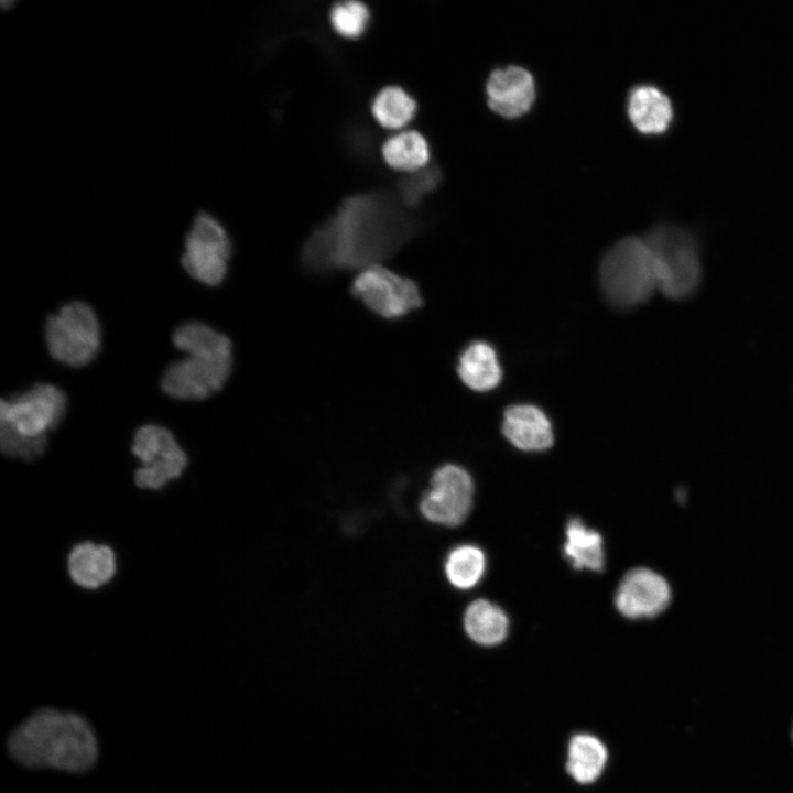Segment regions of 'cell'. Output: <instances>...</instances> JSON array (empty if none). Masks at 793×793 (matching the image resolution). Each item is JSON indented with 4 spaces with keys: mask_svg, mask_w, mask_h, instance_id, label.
I'll return each mask as SVG.
<instances>
[{
    "mask_svg": "<svg viewBox=\"0 0 793 793\" xmlns=\"http://www.w3.org/2000/svg\"><path fill=\"white\" fill-rule=\"evenodd\" d=\"M405 205L387 192L348 197L306 239L301 263L312 273L365 269L387 260L417 230Z\"/></svg>",
    "mask_w": 793,
    "mask_h": 793,
    "instance_id": "obj_1",
    "label": "cell"
},
{
    "mask_svg": "<svg viewBox=\"0 0 793 793\" xmlns=\"http://www.w3.org/2000/svg\"><path fill=\"white\" fill-rule=\"evenodd\" d=\"M11 756L29 768L82 772L97 758L98 746L89 724L79 715L42 708L9 737Z\"/></svg>",
    "mask_w": 793,
    "mask_h": 793,
    "instance_id": "obj_2",
    "label": "cell"
},
{
    "mask_svg": "<svg viewBox=\"0 0 793 793\" xmlns=\"http://www.w3.org/2000/svg\"><path fill=\"white\" fill-rule=\"evenodd\" d=\"M173 345L186 357L165 369L161 388L182 401H200L219 392L232 371V344L228 336L210 326L189 321L177 326Z\"/></svg>",
    "mask_w": 793,
    "mask_h": 793,
    "instance_id": "obj_3",
    "label": "cell"
},
{
    "mask_svg": "<svg viewBox=\"0 0 793 793\" xmlns=\"http://www.w3.org/2000/svg\"><path fill=\"white\" fill-rule=\"evenodd\" d=\"M599 283L613 306L630 308L649 300L658 281L645 237H624L610 247L600 262Z\"/></svg>",
    "mask_w": 793,
    "mask_h": 793,
    "instance_id": "obj_4",
    "label": "cell"
},
{
    "mask_svg": "<svg viewBox=\"0 0 793 793\" xmlns=\"http://www.w3.org/2000/svg\"><path fill=\"white\" fill-rule=\"evenodd\" d=\"M644 237L653 253L658 289L672 300L691 296L702 280L696 236L686 228L663 224Z\"/></svg>",
    "mask_w": 793,
    "mask_h": 793,
    "instance_id": "obj_5",
    "label": "cell"
},
{
    "mask_svg": "<svg viewBox=\"0 0 793 793\" xmlns=\"http://www.w3.org/2000/svg\"><path fill=\"white\" fill-rule=\"evenodd\" d=\"M44 338L54 360L82 368L94 361L100 351L101 327L90 305L73 301L47 317Z\"/></svg>",
    "mask_w": 793,
    "mask_h": 793,
    "instance_id": "obj_6",
    "label": "cell"
},
{
    "mask_svg": "<svg viewBox=\"0 0 793 793\" xmlns=\"http://www.w3.org/2000/svg\"><path fill=\"white\" fill-rule=\"evenodd\" d=\"M231 253V239L220 220L208 211H197L185 235L181 258L188 275L208 286L219 285L227 275Z\"/></svg>",
    "mask_w": 793,
    "mask_h": 793,
    "instance_id": "obj_7",
    "label": "cell"
},
{
    "mask_svg": "<svg viewBox=\"0 0 793 793\" xmlns=\"http://www.w3.org/2000/svg\"><path fill=\"white\" fill-rule=\"evenodd\" d=\"M67 398L51 383H36L30 389L1 400L0 426L29 438L46 437L66 413Z\"/></svg>",
    "mask_w": 793,
    "mask_h": 793,
    "instance_id": "obj_8",
    "label": "cell"
},
{
    "mask_svg": "<svg viewBox=\"0 0 793 793\" xmlns=\"http://www.w3.org/2000/svg\"><path fill=\"white\" fill-rule=\"evenodd\" d=\"M350 292L373 314L389 321L403 318L423 305L416 282L380 264L362 269Z\"/></svg>",
    "mask_w": 793,
    "mask_h": 793,
    "instance_id": "obj_9",
    "label": "cell"
},
{
    "mask_svg": "<svg viewBox=\"0 0 793 793\" xmlns=\"http://www.w3.org/2000/svg\"><path fill=\"white\" fill-rule=\"evenodd\" d=\"M133 455L142 463L134 472L141 489L157 490L178 478L187 465V456L166 427L145 424L133 436Z\"/></svg>",
    "mask_w": 793,
    "mask_h": 793,
    "instance_id": "obj_10",
    "label": "cell"
},
{
    "mask_svg": "<svg viewBox=\"0 0 793 793\" xmlns=\"http://www.w3.org/2000/svg\"><path fill=\"white\" fill-rule=\"evenodd\" d=\"M474 496L470 475L457 465L437 468L431 479V488L420 502V511L431 522L457 526L467 518Z\"/></svg>",
    "mask_w": 793,
    "mask_h": 793,
    "instance_id": "obj_11",
    "label": "cell"
},
{
    "mask_svg": "<svg viewBox=\"0 0 793 793\" xmlns=\"http://www.w3.org/2000/svg\"><path fill=\"white\" fill-rule=\"evenodd\" d=\"M488 107L506 119L526 115L536 100V82L533 74L520 65L493 68L485 84Z\"/></svg>",
    "mask_w": 793,
    "mask_h": 793,
    "instance_id": "obj_12",
    "label": "cell"
},
{
    "mask_svg": "<svg viewBox=\"0 0 793 793\" xmlns=\"http://www.w3.org/2000/svg\"><path fill=\"white\" fill-rule=\"evenodd\" d=\"M671 589L667 582L648 568L628 572L618 586L615 602L627 618H652L670 604Z\"/></svg>",
    "mask_w": 793,
    "mask_h": 793,
    "instance_id": "obj_13",
    "label": "cell"
},
{
    "mask_svg": "<svg viewBox=\"0 0 793 793\" xmlns=\"http://www.w3.org/2000/svg\"><path fill=\"white\" fill-rule=\"evenodd\" d=\"M626 112L633 129L643 135L667 133L675 116L670 96L651 83L636 84L628 90Z\"/></svg>",
    "mask_w": 793,
    "mask_h": 793,
    "instance_id": "obj_14",
    "label": "cell"
},
{
    "mask_svg": "<svg viewBox=\"0 0 793 793\" xmlns=\"http://www.w3.org/2000/svg\"><path fill=\"white\" fill-rule=\"evenodd\" d=\"M502 431L513 446L526 452L545 450L554 441L547 415L531 404L508 408L503 415Z\"/></svg>",
    "mask_w": 793,
    "mask_h": 793,
    "instance_id": "obj_15",
    "label": "cell"
},
{
    "mask_svg": "<svg viewBox=\"0 0 793 793\" xmlns=\"http://www.w3.org/2000/svg\"><path fill=\"white\" fill-rule=\"evenodd\" d=\"M116 566L113 551L107 545L91 542L75 545L67 560L72 580L86 589H97L111 580Z\"/></svg>",
    "mask_w": 793,
    "mask_h": 793,
    "instance_id": "obj_16",
    "label": "cell"
},
{
    "mask_svg": "<svg viewBox=\"0 0 793 793\" xmlns=\"http://www.w3.org/2000/svg\"><path fill=\"white\" fill-rule=\"evenodd\" d=\"M460 380L471 390L485 392L501 381V367L492 346L485 341L470 343L460 352L457 362Z\"/></svg>",
    "mask_w": 793,
    "mask_h": 793,
    "instance_id": "obj_17",
    "label": "cell"
},
{
    "mask_svg": "<svg viewBox=\"0 0 793 793\" xmlns=\"http://www.w3.org/2000/svg\"><path fill=\"white\" fill-rule=\"evenodd\" d=\"M564 554L576 569L601 572L605 566L601 535L573 518L566 525Z\"/></svg>",
    "mask_w": 793,
    "mask_h": 793,
    "instance_id": "obj_18",
    "label": "cell"
},
{
    "mask_svg": "<svg viewBox=\"0 0 793 793\" xmlns=\"http://www.w3.org/2000/svg\"><path fill=\"white\" fill-rule=\"evenodd\" d=\"M464 627L476 643L495 645L506 638L509 622L500 607L486 599H478L467 607Z\"/></svg>",
    "mask_w": 793,
    "mask_h": 793,
    "instance_id": "obj_19",
    "label": "cell"
},
{
    "mask_svg": "<svg viewBox=\"0 0 793 793\" xmlns=\"http://www.w3.org/2000/svg\"><path fill=\"white\" fill-rule=\"evenodd\" d=\"M607 762V750L602 742L590 735H576L568 745L566 769L579 783L594 782Z\"/></svg>",
    "mask_w": 793,
    "mask_h": 793,
    "instance_id": "obj_20",
    "label": "cell"
},
{
    "mask_svg": "<svg viewBox=\"0 0 793 793\" xmlns=\"http://www.w3.org/2000/svg\"><path fill=\"white\" fill-rule=\"evenodd\" d=\"M382 155L391 167L412 173L427 165L430 146L420 132L403 131L384 142Z\"/></svg>",
    "mask_w": 793,
    "mask_h": 793,
    "instance_id": "obj_21",
    "label": "cell"
},
{
    "mask_svg": "<svg viewBox=\"0 0 793 793\" xmlns=\"http://www.w3.org/2000/svg\"><path fill=\"white\" fill-rule=\"evenodd\" d=\"M371 111L381 126L397 129L412 120L416 111V102L401 87L389 86L376 95Z\"/></svg>",
    "mask_w": 793,
    "mask_h": 793,
    "instance_id": "obj_22",
    "label": "cell"
},
{
    "mask_svg": "<svg viewBox=\"0 0 793 793\" xmlns=\"http://www.w3.org/2000/svg\"><path fill=\"white\" fill-rule=\"evenodd\" d=\"M485 566V555L480 548L474 545H461L454 548L447 556L445 574L452 585L460 589H468L480 580Z\"/></svg>",
    "mask_w": 793,
    "mask_h": 793,
    "instance_id": "obj_23",
    "label": "cell"
},
{
    "mask_svg": "<svg viewBox=\"0 0 793 793\" xmlns=\"http://www.w3.org/2000/svg\"><path fill=\"white\" fill-rule=\"evenodd\" d=\"M330 23L335 31L345 37L360 36L370 20L369 9L359 1H344L330 10Z\"/></svg>",
    "mask_w": 793,
    "mask_h": 793,
    "instance_id": "obj_24",
    "label": "cell"
},
{
    "mask_svg": "<svg viewBox=\"0 0 793 793\" xmlns=\"http://www.w3.org/2000/svg\"><path fill=\"white\" fill-rule=\"evenodd\" d=\"M441 178V170L435 165L412 172L400 182L399 198L406 207H414L426 194L437 187Z\"/></svg>",
    "mask_w": 793,
    "mask_h": 793,
    "instance_id": "obj_25",
    "label": "cell"
},
{
    "mask_svg": "<svg viewBox=\"0 0 793 793\" xmlns=\"http://www.w3.org/2000/svg\"><path fill=\"white\" fill-rule=\"evenodd\" d=\"M46 443L47 437L29 438L0 426V447L8 457L34 460L43 455Z\"/></svg>",
    "mask_w": 793,
    "mask_h": 793,
    "instance_id": "obj_26",
    "label": "cell"
},
{
    "mask_svg": "<svg viewBox=\"0 0 793 793\" xmlns=\"http://www.w3.org/2000/svg\"><path fill=\"white\" fill-rule=\"evenodd\" d=\"M791 739H792V742H793V725H792V728H791Z\"/></svg>",
    "mask_w": 793,
    "mask_h": 793,
    "instance_id": "obj_27",
    "label": "cell"
}]
</instances>
